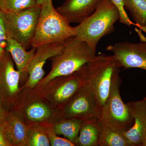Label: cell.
<instances>
[{"label": "cell", "instance_id": "1", "mask_svg": "<svg viewBox=\"0 0 146 146\" xmlns=\"http://www.w3.org/2000/svg\"><path fill=\"white\" fill-rule=\"evenodd\" d=\"M121 68L115 56L100 53L75 72L89 86L101 108L106 100L112 80Z\"/></svg>", "mask_w": 146, "mask_h": 146}, {"label": "cell", "instance_id": "2", "mask_svg": "<svg viewBox=\"0 0 146 146\" xmlns=\"http://www.w3.org/2000/svg\"><path fill=\"white\" fill-rule=\"evenodd\" d=\"M119 19V11L111 0H102L94 13L74 27L75 36L96 52L100 39L114 32V25Z\"/></svg>", "mask_w": 146, "mask_h": 146}, {"label": "cell", "instance_id": "3", "mask_svg": "<svg viewBox=\"0 0 146 146\" xmlns=\"http://www.w3.org/2000/svg\"><path fill=\"white\" fill-rule=\"evenodd\" d=\"M96 53L86 42L79 40L75 36L71 37L65 42L61 52L52 58L51 70L36 86L43 88L56 78L76 72L93 59Z\"/></svg>", "mask_w": 146, "mask_h": 146}, {"label": "cell", "instance_id": "4", "mask_svg": "<svg viewBox=\"0 0 146 146\" xmlns=\"http://www.w3.org/2000/svg\"><path fill=\"white\" fill-rule=\"evenodd\" d=\"M41 11L31 46L36 48L52 43H65L75 36L74 27L58 13L54 7L52 0L41 6Z\"/></svg>", "mask_w": 146, "mask_h": 146}, {"label": "cell", "instance_id": "5", "mask_svg": "<svg viewBox=\"0 0 146 146\" xmlns=\"http://www.w3.org/2000/svg\"><path fill=\"white\" fill-rule=\"evenodd\" d=\"M121 83L118 73L112 80L109 96L101 108L99 121L101 124L123 134L132 127L134 119L131 102L124 103L121 98Z\"/></svg>", "mask_w": 146, "mask_h": 146}, {"label": "cell", "instance_id": "6", "mask_svg": "<svg viewBox=\"0 0 146 146\" xmlns=\"http://www.w3.org/2000/svg\"><path fill=\"white\" fill-rule=\"evenodd\" d=\"M41 8V6L36 5L17 13L4 14L7 37L16 40L25 48L31 46Z\"/></svg>", "mask_w": 146, "mask_h": 146}, {"label": "cell", "instance_id": "7", "mask_svg": "<svg viewBox=\"0 0 146 146\" xmlns=\"http://www.w3.org/2000/svg\"><path fill=\"white\" fill-rule=\"evenodd\" d=\"M101 108L96 98L89 86L84 84L78 92L61 110V119H74L84 121L99 119Z\"/></svg>", "mask_w": 146, "mask_h": 146}, {"label": "cell", "instance_id": "8", "mask_svg": "<svg viewBox=\"0 0 146 146\" xmlns=\"http://www.w3.org/2000/svg\"><path fill=\"white\" fill-rule=\"evenodd\" d=\"M106 50L112 53L121 68L146 71V40L138 43L117 42L108 46Z\"/></svg>", "mask_w": 146, "mask_h": 146}, {"label": "cell", "instance_id": "9", "mask_svg": "<svg viewBox=\"0 0 146 146\" xmlns=\"http://www.w3.org/2000/svg\"><path fill=\"white\" fill-rule=\"evenodd\" d=\"M65 43H52L36 47V52L28 69L29 77L25 87L33 88L44 78V65L49 58L59 54L62 51Z\"/></svg>", "mask_w": 146, "mask_h": 146}, {"label": "cell", "instance_id": "10", "mask_svg": "<svg viewBox=\"0 0 146 146\" xmlns=\"http://www.w3.org/2000/svg\"><path fill=\"white\" fill-rule=\"evenodd\" d=\"M54 79L55 87L48 92L47 97L61 110L78 92L84 84L76 73Z\"/></svg>", "mask_w": 146, "mask_h": 146}, {"label": "cell", "instance_id": "11", "mask_svg": "<svg viewBox=\"0 0 146 146\" xmlns=\"http://www.w3.org/2000/svg\"><path fill=\"white\" fill-rule=\"evenodd\" d=\"M102 0H65L56 9L69 23L80 24L96 11Z\"/></svg>", "mask_w": 146, "mask_h": 146}, {"label": "cell", "instance_id": "12", "mask_svg": "<svg viewBox=\"0 0 146 146\" xmlns=\"http://www.w3.org/2000/svg\"><path fill=\"white\" fill-rule=\"evenodd\" d=\"M2 124L6 137L11 146L28 145L30 132L19 114L15 112L5 113Z\"/></svg>", "mask_w": 146, "mask_h": 146}, {"label": "cell", "instance_id": "13", "mask_svg": "<svg viewBox=\"0 0 146 146\" xmlns=\"http://www.w3.org/2000/svg\"><path fill=\"white\" fill-rule=\"evenodd\" d=\"M133 124L123 133L132 146H143L146 139V99L131 102Z\"/></svg>", "mask_w": 146, "mask_h": 146}, {"label": "cell", "instance_id": "14", "mask_svg": "<svg viewBox=\"0 0 146 146\" xmlns=\"http://www.w3.org/2000/svg\"><path fill=\"white\" fill-rule=\"evenodd\" d=\"M9 52L6 51L2 60L0 62V84L7 94L15 96L19 91V82L21 74L14 69Z\"/></svg>", "mask_w": 146, "mask_h": 146}, {"label": "cell", "instance_id": "15", "mask_svg": "<svg viewBox=\"0 0 146 146\" xmlns=\"http://www.w3.org/2000/svg\"><path fill=\"white\" fill-rule=\"evenodd\" d=\"M14 39L7 37L6 50L9 52L14 62L17 70L21 74H27L28 72L30 64L36 52V48L32 47L29 51Z\"/></svg>", "mask_w": 146, "mask_h": 146}, {"label": "cell", "instance_id": "16", "mask_svg": "<svg viewBox=\"0 0 146 146\" xmlns=\"http://www.w3.org/2000/svg\"><path fill=\"white\" fill-rule=\"evenodd\" d=\"M101 124L98 118L83 121L76 146H99Z\"/></svg>", "mask_w": 146, "mask_h": 146}, {"label": "cell", "instance_id": "17", "mask_svg": "<svg viewBox=\"0 0 146 146\" xmlns=\"http://www.w3.org/2000/svg\"><path fill=\"white\" fill-rule=\"evenodd\" d=\"M82 121L77 119H61L60 121L54 125L53 128L56 134L63 135L75 144Z\"/></svg>", "mask_w": 146, "mask_h": 146}, {"label": "cell", "instance_id": "18", "mask_svg": "<svg viewBox=\"0 0 146 146\" xmlns=\"http://www.w3.org/2000/svg\"><path fill=\"white\" fill-rule=\"evenodd\" d=\"M99 146H132V145L122 133L101 124Z\"/></svg>", "mask_w": 146, "mask_h": 146}, {"label": "cell", "instance_id": "19", "mask_svg": "<svg viewBox=\"0 0 146 146\" xmlns=\"http://www.w3.org/2000/svg\"><path fill=\"white\" fill-rule=\"evenodd\" d=\"M137 27L146 28V0H123Z\"/></svg>", "mask_w": 146, "mask_h": 146}, {"label": "cell", "instance_id": "20", "mask_svg": "<svg viewBox=\"0 0 146 146\" xmlns=\"http://www.w3.org/2000/svg\"><path fill=\"white\" fill-rule=\"evenodd\" d=\"M36 5L37 0H0V11L4 14H11Z\"/></svg>", "mask_w": 146, "mask_h": 146}, {"label": "cell", "instance_id": "21", "mask_svg": "<svg viewBox=\"0 0 146 146\" xmlns=\"http://www.w3.org/2000/svg\"><path fill=\"white\" fill-rule=\"evenodd\" d=\"M26 115L28 119L32 121H43L50 117L51 112L45 104L35 102L31 104L27 108Z\"/></svg>", "mask_w": 146, "mask_h": 146}, {"label": "cell", "instance_id": "22", "mask_svg": "<svg viewBox=\"0 0 146 146\" xmlns=\"http://www.w3.org/2000/svg\"><path fill=\"white\" fill-rule=\"evenodd\" d=\"M28 146H50L49 140L45 129L42 128H35L30 133Z\"/></svg>", "mask_w": 146, "mask_h": 146}, {"label": "cell", "instance_id": "23", "mask_svg": "<svg viewBox=\"0 0 146 146\" xmlns=\"http://www.w3.org/2000/svg\"><path fill=\"white\" fill-rule=\"evenodd\" d=\"M49 140L50 145L52 146H74V143L67 138H62L57 136L54 131L53 128L48 127L45 130Z\"/></svg>", "mask_w": 146, "mask_h": 146}, {"label": "cell", "instance_id": "24", "mask_svg": "<svg viewBox=\"0 0 146 146\" xmlns=\"http://www.w3.org/2000/svg\"><path fill=\"white\" fill-rule=\"evenodd\" d=\"M7 39L5 23L4 14L0 11V62L3 58L6 51Z\"/></svg>", "mask_w": 146, "mask_h": 146}, {"label": "cell", "instance_id": "25", "mask_svg": "<svg viewBox=\"0 0 146 146\" xmlns=\"http://www.w3.org/2000/svg\"><path fill=\"white\" fill-rule=\"evenodd\" d=\"M112 2L114 3L117 8H118L120 13L119 22L121 23L124 24L129 27L131 25H136V24L133 23L128 16L123 5V0H111Z\"/></svg>", "mask_w": 146, "mask_h": 146}, {"label": "cell", "instance_id": "26", "mask_svg": "<svg viewBox=\"0 0 146 146\" xmlns=\"http://www.w3.org/2000/svg\"><path fill=\"white\" fill-rule=\"evenodd\" d=\"M0 146H11L6 137L1 120H0Z\"/></svg>", "mask_w": 146, "mask_h": 146}, {"label": "cell", "instance_id": "27", "mask_svg": "<svg viewBox=\"0 0 146 146\" xmlns=\"http://www.w3.org/2000/svg\"><path fill=\"white\" fill-rule=\"evenodd\" d=\"M5 114V112H4L3 109L2 105L1 98H0V120H1L2 121L4 119Z\"/></svg>", "mask_w": 146, "mask_h": 146}, {"label": "cell", "instance_id": "28", "mask_svg": "<svg viewBox=\"0 0 146 146\" xmlns=\"http://www.w3.org/2000/svg\"><path fill=\"white\" fill-rule=\"evenodd\" d=\"M49 0H37V5L41 6Z\"/></svg>", "mask_w": 146, "mask_h": 146}, {"label": "cell", "instance_id": "29", "mask_svg": "<svg viewBox=\"0 0 146 146\" xmlns=\"http://www.w3.org/2000/svg\"><path fill=\"white\" fill-rule=\"evenodd\" d=\"M143 146H146V139L145 141V143H144Z\"/></svg>", "mask_w": 146, "mask_h": 146}, {"label": "cell", "instance_id": "30", "mask_svg": "<svg viewBox=\"0 0 146 146\" xmlns=\"http://www.w3.org/2000/svg\"><path fill=\"white\" fill-rule=\"evenodd\" d=\"M144 99H146V96L145 97V98H144Z\"/></svg>", "mask_w": 146, "mask_h": 146}]
</instances>
